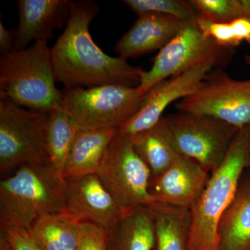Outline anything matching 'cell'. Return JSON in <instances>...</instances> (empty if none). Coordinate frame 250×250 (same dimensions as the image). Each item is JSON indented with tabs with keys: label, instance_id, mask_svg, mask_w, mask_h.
<instances>
[{
	"label": "cell",
	"instance_id": "ba28073f",
	"mask_svg": "<svg viewBox=\"0 0 250 250\" xmlns=\"http://www.w3.org/2000/svg\"><path fill=\"white\" fill-rule=\"evenodd\" d=\"M165 118L180 154L210 174L223 162L240 129L213 117L188 112Z\"/></svg>",
	"mask_w": 250,
	"mask_h": 250
},
{
	"label": "cell",
	"instance_id": "7402d4cb",
	"mask_svg": "<svg viewBox=\"0 0 250 250\" xmlns=\"http://www.w3.org/2000/svg\"><path fill=\"white\" fill-rule=\"evenodd\" d=\"M79 129L62 106L48 113L45 141L49 163L63 179L65 164Z\"/></svg>",
	"mask_w": 250,
	"mask_h": 250
},
{
	"label": "cell",
	"instance_id": "30bf717a",
	"mask_svg": "<svg viewBox=\"0 0 250 250\" xmlns=\"http://www.w3.org/2000/svg\"><path fill=\"white\" fill-rule=\"evenodd\" d=\"M174 107L213 117L241 129L250 125V79L234 80L222 69H213L193 93L177 102Z\"/></svg>",
	"mask_w": 250,
	"mask_h": 250
},
{
	"label": "cell",
	"instance_id": "83f0119b",
	"mask_svg": "<svg viewBox=\"0 0 250 250\" xmlns=\"http://www.w3.org/2000/svg\"><path fill=\"white\" fill-rule=\"evenodd\" d=\"M230 24L238 40L241 42L245 41L250 45V20L239 18Z\"/></svg>",
	"mask_w": 250,
	"mask_h": 250
},
{
	"label": "cell",
	"instance_id": "e0dca14e",
	"mask_svg": "<svg viewBox=\"0 0 250 250\" xmlns=\"http://www.w3.org/2000/svg\"><path fill=\"white\" fill-rule=\"evenodd\" d=\"M133 146L152 178L167 170L181 155L165 116L150 129L130 136Z\"/></svg>",
	"mask_w": 250,
	"mask_h": 250
},
{
	"label": "cell",
	"instance_id": "6da1fadb",
	"mask_svg": "<svg viewBox=\"0 0 250 250\" xmlns=\"http://www.w3.org/2000/svg\"><path fill=\"white\" fill-rule=\"evenodd\" d=\"M98 13L93 1H71L68 22L51 47L57 82L65 87L139 86L144 70L130 65L126 59L108 56L93 41L89 25Z\"/></svg>",
	"mask_w": 250,
	"mask_h": 250
},
{
	"label": "cell",
	"instance_id": "44dd1931",
	"mask_svg": "<svg viewBox=\"0 0 250 250\" xmlns=\"http://www.w3.org/2000/svg\"><path fill=\"white\" fill-rule=\"evenodd\" d=\"M80 223L67 210L43 215L27 229L42 250H76Z\"/></svg>",
	"mask_w": 250,
	"mask_h": 250
},
{
	"label": "cell",
	"instance_id": "4fadbf2b",
	"mask_svg": "<svg viewBox=\"0 0 250 250\" xmlns=\"http://www.w3.org/2000/svg\"><path fill=\"white\" fill-rule=\"evenodd\" d=\"M209 177L196 161L181 154L167 170L151 179L149 193L154 202L190 210Z\"/></svg>",
	"mask_w": 250,
	"mask_h": 250
},
{
	"label": "cell",
	"instance_id": "f546056e",
	"mask_svg": "<svg viewBox=\"0 0 250 250\" xmlns=\"http://www.w3.org/2000/svg\"><path fill=\"white\" fill-rule=\"evenodd\" d=\"M0 250H11L9 243L2 233L0 236Z\"/></svg>",
	"mask_w": 250,
	"mask_h": 250
},
{
	"label": "cell",
	"instance_id": "7c38bea8",
	"mask_svg": "<svg viewBox=\"0 0 250 250\" xmlns=\"http://www.w3.org/2000/svg\"><path fill=\"white\" fill-rule=\"evenodd\" d=\"M66 210L80 223L111 228L125 213L98 174L65 179Z\"/></svg>",
	"mask_w": 250,
	"mask_h": 250
},
{
	"label": "cell",
	"instance_id": "cb8c5ba5",
	"mask_svg": "<svg viewBox=\"0 0 250 250\" xmlns=\"http://www.w3.org/2000/svg\"><path fill=\"white\" fill-rule=\"evenodd\" d=\"M200 17L212 22L228 23L245 18L241 0H190Z\"/></svg>",
	"mask_w": 250,
	"mask_h": 250
},
{
	"label": "cell",
	"instance_id": "9c48e42d",
	"mask_svg": "<svg viewBox=\"0 0 250 250\" xmlns=\"http://www.w3.org/2000/svg\"><path fill=\"white\" fill-rule=\"evenodd\" d=\"M98 174L123 211L154 203L149 190L150 170L135 150L130 136L118 131Z\"/></svg>",
	"mask_w": 250,
	"mask_h": 250
},
{
	"label": "cell",
	"instance_id": "5b68a950",
	"mask_svg": "<svg viewBox=\"0 0 250 250\" xmlns=\"http://www.w3.org/2000/svg\"><path fill=\"white\" fill-rule=\"evenodd\" d=\"M234 52L235 49L223 47L213 39L206 37L197 21L188 22L159 50L150 70L143 71L138 91L144 96L159 82L197 67L210 66L223 70L232 60Z\"/></svg>",
	"mask_w": 250,
	"mask_h": 250
},
{
	"label": "cell",
	"instance_id": "4dcf8cb0",
	"mask_svg": "<svg viewBox=\"0 0 250 250\" xmlns=\"http://www.w3.org/2000/svg\"><path fill=\"white\" fill-rule=\"evenodd\" d=\"M245 60H246V63L248 65H250V54L249 55H246L245 57Z\"/></svg>",
	"mask_w": 250,
	"mask_h": 250
},
{
	"label": "cell",
	"instance_id": "8992f818",
	"mask_svg": "<svg viewBox=\"0 0 250 250\" xmlns=\"http://www.w3.org/2000/svg\"><path fill=\"white\" fill-rule=\"evenodd\" d=\"M62 108L80 129H121L139 111L143 97L137 87L118 84L65 87Z\"/></svg>",
	"mask_w": 250,
	"mask_h": 250
},
{
	"label": "cell",
	"instance_id": "7a4b0ae2",
	"mask_svg": "<svg viewBox=\"0 0 250 250\" xmlns=\"http://www.w3.org/2000/svg\"><path fill=\"white\" fill-rule=\"evenodd\" d=\"M250 166V125L238 130L228 154L210 174L190 209L189 250H218L220 219L233 201L245 170Z\"/></svg>",
	"mask_w": 250,
	"mask_h": 250
},
{
	"label": "cell",
	"instance_id": "52a82bcc",
	"mask_svg": "<svg viewBox=\"0 0 250 250\" xmlns=\"http://www.w3.org/2000/svg\"><path fill=\"white\" fill-rule=\"evenodd\" d=\"M48 113L0 101V171L24 164L49 163L46 149Z\"/></svg>",
	"mask_w": 250,
	"mask_h": 250
},
{
	"label": "cell",
	"instance_id": "4316f807",
	"mask_svg": "<svg viewBox=\"0 0 250 250\" xmlns=\"http://www.w3.org/2000/svg\"><path fill=\"white\" fill-rule=\"evenodd\" d=\"M15 51L14 30L6 29L0 21V52L1 54Z\"/></svg>",
	"mask_w": 250,
	"mask_h": 250
},
{
	"label": "cell",
	"instance_id": "ac0fdd59",
	"mask_svg": "<svg viewBox=\"0 0 250 250\" xmlns=\"http://www.w3.org/2000/svg\"><path fill=\"white\" fill-rule=\"evenodd\" d=\"M218 235V250H250V181L241 179L233 201L220 219Z\"/></svg>",
	"mask_w": 250,
	"mask_h": 250
},
{
	"label": "cell",
	"instance_id": "484cf974",
	"mask_svg": "<svg viewBox=\"0 0 250 250\" xmlns=\"http://www.w3.org/2000/svg\"><path fill=\"white\" fill-rule=\"evenodd\" d=\"M1 233L4 235L11 250H42L25 229L14 227L1 228Z\"/></svg>",
	"mask_w": 250,
	"mask_h": 250
},
{
	"label": "cell",
	"instance_id": "8fae6325",
	"mask_svg": "<svg viewBox=\"0 0 250 250\" xmlns=\"http://www.w3.org/2000/svg\"><path fill=\"white\" fill-rule=\"evenodd\" d=\"M212 70L210 66L197 67L154 85L143 97L137 113L118 129V133L132 136L150 129L160 121L170 104L193 93Z\"/></svg>",
	"mask_w": 250,
	"mask_h": 250
},
{
	"label": "cell",
	"instance_id": "9a60e30c",
	"mask_svg": "<svg viewBox=\"0 0 250 250\" xmlns=\"http://www.w3.org/2000/svg\"><path fill=\"white\" fill-rule=\"evenodd\" d=\"M187 22L167 15H142L117 41L114 51L118 57L126 59L161 50Z\"/></svg>",
	"mask_w": 250,
	"mask_h": 250
},
{
	"label": "cell",
	"instance_id": "f1b7e54d",
	"mask_svg": "<svg viewBox=\"0 0 250 250\" xmlns=\"http://www.w3.org/2000/svg\"><path fill=\"white\" fill-rule=\"evenodd\" d=\"M244 9L245 18L250 20V0H241Z\"/></svg>",
	"mask_w": 250,
	"mask_h": 250
},
{
	"label": "cell",
	"instance_id": "ffe728a7",
	"mask_svg": "<svg viewBox=\"0 0 250 250\" xmlns=\"http://www.w3.org/2000/svg\"><path fill=\"white\" fill-rule=\"evenodd\" d=\"M109 250H154V230L147 207L125 211L107 230Z\"/></svg>",
	"mask_w": 250,
	"mask_h": 250
},
{
	"label": "cell",
	"instance_id": "2e32d148",
	"mask_svg": "<svg viewBox=\"0 0 250 250\" xmlns=\"http://www.w3.org/2000/svg\"><path fill=\"white\" fill-rule=\"evenodd\" d=\"M118 131L112 128L79 129L65 164L64 179L98 174L108 146Z\"/></svg>",
	"mask_w": 250,
	"mask_h": 250
},
{
	"label": "cell",
	"instance_id": "d6986e66",
	"mask_svg": "<svg viewBox=\"0 0 250 250\" xmlns=\"http://www.w3.org/2000/svg\"><path fill=\"white\" fill-rule=\"evenodd\" d=\"M147 207L154 224V250H189L190 210L158 202Z\"/></svg>",
	"mask_w": 250,
	"mask_h": 250
},
{
	"label": "cell",
	"instance_id": "603a6c76",
	"mask_svg": "<svg viewBox=\"0 0 250 250\" xmlns=\"http://www.w3.org/2000/svg\"><path fill=\"white\" fill-rule=\"evenodd\" d=\"M138 16L147 14L167 15L183 21L195 22L200 18L190 1L184 0H125Z\"/></svg>",
	"mask_w": 250,
	"mask_h": 250
},
{
	"label": "cell",
	"instance_id": "277c9868",
	"mask_svg": "<svg viewBox=\"0 0 250 250\" xmlns=\"http://www.w3.org/2000/svg\"><path fill=\"white\" fill-rule=\"evenodd\" d=\"M51 48L47 41H36L27 48L1 54V100L44 113L62 107Z\"/></svg>",
	"mask_w": 250,
	"mask_h": 250
},
{
	"label": "cell",
	"instance_id": "5bb4252c",
	"mask_svg": "<svg viewBox=\"0 0 250 250\" xmlns=\"http://www.w3.org/2000/svg\"><path fill=\"white\" fill-rule=\"evenodd\" d=\"M70 6L68 0H18L15 50L27 48L32 41H47L55 29L66 26Z\"/></svg>",
	"mask_w": 250,
	"mask_h": 250
},
{
	"label": "cell",
	"instance_id": "3957f363",
	"mask_svg": "<svg viewBox=\"0 0 250 250\" xmlns=\"http://www.w3.org/2000/svg\"><path fill=\"white\" fill-rule=\"evenodd\" d=\"M66 182L49 163L24 164L0 183L1 228L29 229L41 217L66 210Z\"/></svg>",
	"mask_w": 250,
	"mask_h": 250
},
{
	"label": "cell",
	"instance_id": "d4e9b609",
	"mask_svg": "<svg viewBox=\"0 0 250 250\" xmlns=\"http://www.w3.org/2000/svg\"><path fill=\"white\" fill-rule=\"evenodd\" d=\"M76 250H109L108 231L89 223H81Z\"/></svg>",
	"mask_w": 250,
	"mask_h": 250
}]
</instances>
